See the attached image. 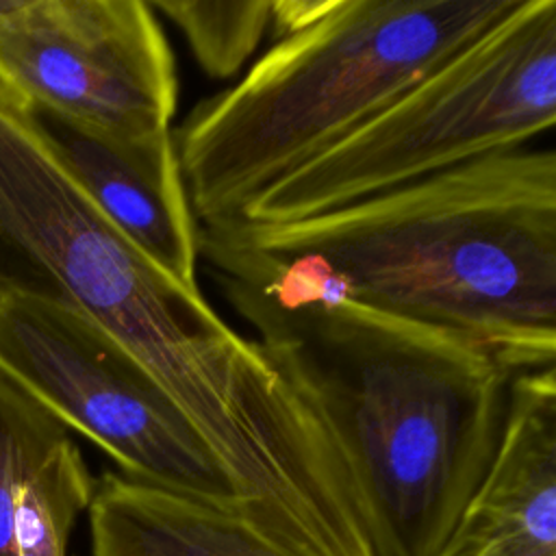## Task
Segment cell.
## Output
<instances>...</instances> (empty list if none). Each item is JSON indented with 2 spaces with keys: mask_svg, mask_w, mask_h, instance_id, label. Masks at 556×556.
Here are the masks:
<instances>
[{
  "mask_svg": "<svg viewBox=\"0 0 556 556\" xmlns=\"http://www.w3.org/2000/svg\"><path fill=\"white\" fill-rule=\"evenodd\" d=\"M213 226L295 293L458 334L510 376L556 361V154L493 152L311 219Z\"/></svg>",
  "mask_w": 556,
  "mask_h": 556,
  "instance_id": "obj_1",
  "label": "cell"
},
{
  "mask_svg": "<svg viewBox=\"0 0 556 556\" xmlns=\"http://www.w3.org/2000/svg\"><path fill=\"white\" fill-rule=\"evenodd\" d=\"M208 269L330 430L374 556H434L491 467L513 376L458 334Z\"/></svg>",
  "mask_w": 556,
  "mask_h": 556,
  "instance_id": "obj_2",
  "label": "cell"
},
{
  "mask_svg": "<svg viewBox=\"0 0 556 556\" xmlns=\"http://www.w3.org/2000/svg\"><path fill=\"white\" fill-rule=\"evenodd\" d=\"M519 4L332 0L315 24L276 39L239 83L202 100L174 130L195 219L237 217Z\"/></svg>",
  "mask_w": 556,
  "mask_h": 556,
  "instance_id": "obj_3",
  "label": "cell"
},
{
  "mask_svg": "<svg viewBox=\"0 0 556 556\" xmlns=\"http://www.w3.org/2000/svg\"><path fill=\"white\" fill-rule=\"evenodd\" d=\"M556 122V0L521 4L237 217L280 226L523 148Z\"/></svg>",
  "mask_w": 556,
  "mask_h": 556,
  "instance_id": "obj_4",
  "label": "cell"
},
{
  "mask_svg": "<svg viewBox=\"0 0 556 556\" xmlns=\"http://www.w3.org/2000/svg\"><path fill=\"white\" fill-rule=\"evenodd\" d=\"M0 371L119 473L235 510L213 452L150 374L78 308L28 295L0 300Z\"/></svg>",
  "mask_w": 556,
  "mask_h": 556,
  "instance_id": "obj_5",
  "label": "cell"
},
{
  "mask_svg": "<svg viewBox=\"0 0 556 556\" xmlns=\"http://www.w3.org/2000/svg\"><path fill=\"white\" fill-rule=\"evenodd\" d=\"M0 83L113 137L165 132L178 104L176 61L146 0H9Z\"/></svg>",
  "mask_w": 556,
  "mask_h": 556,
  "instance_id": "obj_6",
  "label": "cell"
},
{
  "mask_svg": "<svg viewBox=\"0 0 556 556\" xmlns=\"http://www.w3.org/2000/svg\"><path fill=\"white\" fill-rule=\"evenodd\" d=\"M28 109L100 213L163 271L198 289V219L174 128L148 137H113L48 109Z\"/></svg>",
  "mask_w": 556,
  "mask_h": 556,
  "instance_id": "obj_7",
  "label": "cell"
},
{
  "mask_svg": "<svg viewBox=\"0 0 556 556\" xmlns=\"http://www.w3.org/2000/svg\"><path fill=\"white\" fill-rule=\"evenodd\" d=\"M434 556H556V369L515 374L486 476Z\"/></svg>",
  "mask_w": 556,
  "mask_h": 556,
  "instance_id": "obj_8",
  "label": "cell"
},
{
  "mask_svg": "<svg viewBox=\"0 0 556 556\" xmlns=\"http://www.w3.org/2000/svg\"><path fill=\"white\" fill-rule=\"evenodd\" d=\"M87 515L93 556H295L235 510L117 471L96 480Z\"/></svg>",
  "mask_w": 556,
  "mask_h": 556,
  "instance_id": "obj_9",
  "label": "cell"
},
{
  "mask_svg": "<svg viewBox=\"0 0 556 556\" xmlns=\"http://www.w3.org/2000/svg\"><path fill=\"white\" fill-rule=\"evenodd\" d=\"M150 7L178 26L213 78L237 74L271 24V0H152Z\"/></svg>",
  "mask_w": 556,
  "mask_h": 556,
  "instance_id": "obj_10",
  "label": "cell"
},
{
  "mask_svg": "<svg viewBox=\"0 0 556 556\" xmlns=\"http://www.w3.org/2000/svg\"><path fill=\"white\" fill-rule=\"evenodd\" d=\"M70 430L0 371V556H17V491L35 463Z\"/></svg>",
  "mask_w": 556,
  "mask_h": 556,
  "instance_id": "obj_11",
  "label": "cell"
},
{
  "mask_svg": "<svg viewBox=\"0 0 556 556\" xmlns=\"http://www.w3.org/2000/svg\"><path fill=\"white\" fill-rule=\"evenodd\" d=\"M330 4L332 0H271L269 30L276 35V39L304 30L315 24L330 9Z\"/></svg>",
  "mask_w": 556,
  "mask_h": 556,
  "instance_id": "obj_12",
  "label": "cell"
}]
</instances>
